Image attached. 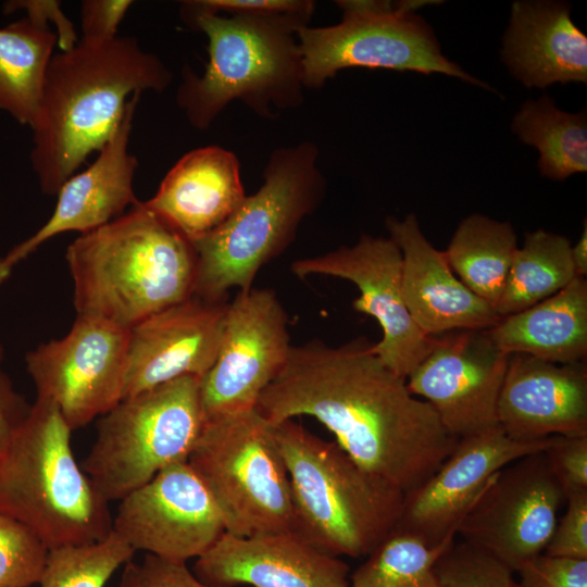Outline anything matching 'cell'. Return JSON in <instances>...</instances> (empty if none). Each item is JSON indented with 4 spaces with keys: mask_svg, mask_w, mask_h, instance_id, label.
I'll return each instance as SVG.
<instances>
[{
    "mask_svg": "<svg viewBox=\"0 0 587 587\" xmlns=\"http://www.w3.org/2000/svg\"><path fill=\"white\" fill-rule=\"evenodd\" d=\"M257 410L273 424L314 417L355 463L404 494L430 477L458 441L362 336L338 347L292 346Z\"/></svg>",
    "mask_w": 587,
    "mask_h": 587,
    "instance_id": "6da1fadb",
    "label": "cell"
},
{
    "mask_svg": "<svg viewBox=\"0 0 587 587\" xmlns=\"http://www.w3.org/2000/svg\"><path fill=\"white\" fill-rule=\"evenodd\" d=\"M173 73L136 38L80 40L49 62L41 103L33 127L30 164L41 191L60 187L120 124L135 93L165 90Z\"/></svg>",
    "mask_w": 587,
    "mask_h": 587,
    "instance_id": "7a4b0ae2",
    "label": "cell"
},
{
    "mask_svg": "<svg viewBox=\"0 0 587 587\" xmlns=\"http://www.w3.org/2000/svg\"><path fill=\"white\" fill-rule=\"evenodd\" d=\"M65 261L76 315L127 329L193 295L192 242L141 201L80 234L68 245Z\"/></svg>",
    "mask_w": 587,
    "mask_h": 587,
    "instance_id": "3957f363",
    "label": "cell"
},
{
    "mask_svg": "<svg viewBox=\"0 0 587 587\" xmlns=\"http://www.w3.org/2000/svg\"><path fill=\"white\" fill-rule=\"evenodd\" d=\"M312 14L223 15L183 2L185 23L207 36L209 53L201 75L185 67L176 92L189 124L209 128L236 100L262 117L299 107L304 85L298 30Z\"/></svg>",
    "mask_w": 587,
    "mask_h": 587,
    "instance_id": "277c9868",
    "label": "cell"
},
{
    "mask_svg": "<svg viewBox=\"0 0 587 587\" xmlns=\"http://www.w3.org/2000/svg\"><path fill=\"white\" fill-rule=\"evenodd\" d=\"M273 435L289 477L296 535L335 557L365 558L395 529L400 488L292 420L273 424Z\"/></svg>",
    "mask_w": 587,
    "mask_h": 587,
    "instance_id": "5b68a950",
    "label": "cell"
},
{
    "mask_svg": "<svg viewBox=\"0 0 587 587\" xmlns=\"http://www.w3.org/2000/svg\"><path fill=\"white\" fill-rule=\"evenodd\" d=\"M58 408L36 398L0 452V512L30 528L54 549L107 538L109 502L78 464Z\"/></svg>",
    "mask_w": 587,
    "mask_h": 587,
    "instance_id": "8992f818",
    "label": "cell"
},
{
    "mask_svg": "<svg viewBox=\"0 0 587 587\" xmlns=\"http://www.w3.org/2000/svg\"><path fill=\"white\" fill-rule=\"evenodd\" d=\"M319 154L310 141L272 152L260 189L246 196L218 227L192 242L193 296L222 301L232 288H252L259 270L289 246L324 196Z\"/></svg>",
    "mask_w": 587,
    "mask_h": 587,
    "instance_id": "52a82bcc",
    "label": "cell"
},
{
    "mask_svg": "<svg viewBox=\"0 0 587 587\" xmlns=\"http://www.w3.org/2000/svg\"><path fill=\"white\" fill-rule=\"evenodd\" d=\"M204 424L200 377L183 376L121 400L97 421L82 469L108 501L186 462Z\"/></svg>",
    "mask_w": 587,
    "mask_h": 587,
    "instance_id": "ba28073f",
    "label": "cell"
},
{
    "mask_svg": "<svg viewBox=\"0 0 587 587\" xmlns=\"http://www.w3.org/2000/svg\"><path fill=\"white\" fill-rule=\"evenodd\" d=\"M188 463L213 498L225 533L292 532L288 473L273 424L257 408L205 420Z\"/></svg>",
    "mask_w": 587,
    "mask_h": 587,
    "instance_id": "9c48e42d",
    "label": "cell"
},
{
    "mask_svg": "<svg viewBox=\"0 0 587 587\" xmlns=\"http://www.w3.org/2000/svg\"><path fill=\"white\" fill-rule=\"evenodd\" d=\"M339 23L305 25L298 30L304 88H320L350 67L439 73L491 90L488 84L447 59L433 28L413 12H400V1L342 0Z\"/></svg>",
    "mask_w": 587,
    "mask_h": 587,
    "instance_id": "30bf717a",
    "label": "cell"
},
{
    "mask_svg": "<svg viewBox=\"0 0 587 587\" xmlns=\"http://www.w3.org/2000/svg\"><path fill=\"white\" fill-rule=\"evenodd\" d=\"M129 329L76 315L70 332L38 345L25 363L38 399L54 404L74 430L122 399Z\"/></svg>",
    "mask_w": 587,
    "mask_h": 587,
    "instance_id": "8fae6325",
    "label": "cell"
},
{
    "mask_svg": "<svg viewBox=\"0 0 587 587\" xmlns=\"http://www.w3.org/2000/svg\"><path fill=\"white\" fill-rule=\"evenodd\" d=\"M564 501L544 451L527 454L489 478L457 535L516 572L544 553Z\"/></svg>",
    "mask_w": 587,
    "mask_h": 587,
    "instance_id": "7c38bea8",
    "label": "cell"
},
{
    "mask_svg": "<svg viewBox=\"0 0 587 587\" xmlns=\"http://www.w3.org/2000/svg\"><path fill=\"white\" fill-rule=\"evenodd\" d=\"M291 347L287 315L276 294L238 290L228 302L216 359L200 378L204 421L255 409Z\"/></svg>",
    "mask_w": 587,
    "mask_h": 587,
    "instance_id": "4fadbf2b",
    "label": "cell"
},
{
    "mask_svg": "<svg viewBox=\"0 0 587 587\" xmlns=\"http://www.w3.org/2000/svg\"><path fill=\"white\" fill-rule=\"evenodd\" d=\"M291 271L300 278L327 275L353 283L360 296L352 307L380 325L383 336L373 349L397 375L407 379L432 350L435 337L420 329L405 305L402 254L389 237L362 235L352 246L292 262Z\"/></svg>",
    "mask_w": 587,
    "mask_h": 587,
    "instance_id": "5bb4252c",
    "label": "cell"
},
{
    "mask_svg": "<svg viewBox=\"0 0 587 587\" xmlns=\"http://www.w3.org/2000/svg\"><path fill=\"white\" fill-rule=\"evenodd\" d=\"M509 357L489 329L449 332L435 336L432 350L407 377V385L433 407L450 435L469 437L498 426V399Z\"/></svg>",
    "mask_w": 587,
    "mask_h": 587,
    "instance_id": "9a60e30c",
    "label": "cell"
},
{
    "mask_svg": "<svg viewBox=\"0 0 587 587\" xmlns=\"http://www.w3.org/2000/svg\"><path fill=\"white\" fill-rule=\"evenodd\" d=\"M113 532L135 551L186 563L225 533L222 515L188 461L174 463L120 500Z\"/></svg>",
    "mask_w": 587,
    "mask_h": 587,
    "instance_id": "2e32d148",
    "label": "cell"
},
{
    "mask_svg": "<svg viewBox=\"0 0 587 587\" xmlns=\"http://www.w3.org/2000/svg\"><path fill=\"white\" fill-rule=\"evenodd\" d=\"M554 439L516 440L499 425L459 438L434 474L404 494L395 529L438 545L449 534H457L462 517L494 474L522 457L545 451Z\"/></svg>",
    "mask_w": 587,
    "mask_h": 587,
    "instance_id": "e0dca14e",
    "label": "cell"
},
{
    "mask_svg": "<svg viewBox=\"0 0 587 587\" xmlns=\"http://www.w3.org/2000/svg\"><path fill=\"white\" fill-rule=\"evenodd\" d=\"M227 307V299L208 301L192 295L133 326L123 399L183 376L201 378L216 359Z\"/></svg>",
    "mask_w": 587,
    "mask_h": 587,
    "instance_id": "ac0fdd59",
    "label": "cell"
},
{
    "mask_svg": "<svg viewBox=\"0 0 587 587\" xmlns=\"http://www.w3.org/2000/svg\"><path fill=\"white\" fill-rule=\"evenodd\" d=\"M349 566L294 532L227 533L197 558L192 573L215 587H351Z\"/></svg>",
    "mask_w": 587,
    "mask_h": 587,
    "instance_id": "d6986e66",
    "label": "cell"
},
{
    "mask_svg": "<svg viewBox=\"0 0 587 587\" xmlns=\"http://www.w3.org/2000/svg\"><path fill=\"white\" fill-rule=\"evenodd\" d=\"M140 97L141 93H135L129 99L120 124L98 151L97 159L60 187L55 208L47 222L5 254L14 265L52 237L93 230L139 202L134 192L138 161L129 151V139Z\"/></svg>",
    "mask_w": 587,
    "mask_h": 587,
    "instance_id": "ffe728a7",
    "label": "cell"
},
{
    "mask_svg": "<svg viewBox=\"0 0 587 587\" xmlns=\"http://www.w3.org/2000/svg\"><path fill=\"white\" fill-rule=\"evenodd\" d=\"M497 417L503 432L521 441L587 435L586 360L561 364L510 354Z\"/></svg>",
    "mask_w": 587,
    "mask_h": 587,
    "instance_id": "44dd1931",
    "label": "cell"
},
{
    "mask_svg": "<svg viewBox=\"0 0 587 587\" xmlns=\"http://www.w3.org/2000/svg\"><path fill=\"white\" fill-rule=\"evenodd\" d=\"M389 238L402 254V291L415 324L428 336L461 329H489L501 319L451 270L444 251L424 236L416 216H388Z\"/></svg>",
    "mask_w": 587,
    "mask_h": 587,
    "instance_id": "7402d4cb",
    "label": "cell"
},
{
    "mask_svg": "<svg viewBox=\"0 0 587 587\" xmlns=\"http://www.w3.org/2000/svg\"><path fill=\"white\" fill-rule=\"evenodd\" d=\"M501 58L526 87L587 83V37L560 1H514Z\"/></svg>",
    "mask_w": 587,
    "mask_h": 587,
    "instance_id": "603a6c76",
    "label": "cell"
},
{
    "mask_svg": "<svg viewBox=\"0 0 587 587\" xmlns=\"http://www.w3.org/2000/svg\"><path fill=\"white\" fill-rule=\"evenodd\" d=\"M246 196L235 153L207 146L184 154L143 203L193 242L224 223Z\"/></svg>",
    "mask_w": 587,
    "mask_h": 587,
    "instance_id": "cb8c5ba5",
    "label": "cell"
},
{
    "mask_svg": "<svg viewBox=\"0 0 587 587\" xmlns=\"http://www.w3.org/2000/svg\"><path fill=\"white\" fill-rule=\"evenodd\" d=\"M505 353H525L554 362L575 363L587 355V282L576 276L549 298L489 328Z\"/></svg>",
    "mask_w": 587,
    "mask_h": 587,
    "instance_id": "d4e9b609",
    "label": "cell"
},
{
    "mask_svg": "<svg viewBox=\"0 0 587 587\" xmlns=\"http://www.w3.org/2000/svg\"><path fill=\"white\" fill-rule=\"evenodd\" d=\"M55 47L53 29L26 17L0 28V110L30 128L39 113Z\"/></svg>",
    "mask_w": 587,
    "mask_h": 587,
    "instance_id": "484cf974",
    "label": "cell"
},
{
    "mask_svg": "<svg viewBox=\"0 0 587 587\" xmlns=\"http://www.w3.org/2000/svg\"><path fill=\"white\" fill-rule=\"evenodd\" d=\"M517 248L509 222L475 213L460 222L444 253L458 278L496 309Z\"/></svg>",
    "mask_w": 587,
    "mask_h": 587,
    "instance_id": "4316f807",
    "label": "cell"
},
{
    "mask_svg": "<svg viewBox=\"0 0 587 587\" xmlns=\"http://www.w3.org/2000/svg\"><path fill=\"white\" fill-rule=\"evenodd\" d=\"M512 130L521 141L539 153L538 168L542 176L564 180L587 171L586 112L569 113L544 95L527 100L512 120Z\"/></svg>",
    "mask_w": 587,
    "mask_h": 587,
    "instance_id": "83f0119b",
    "label": "cell"
},
{
    "mask_svg": "<svg viewBox=\"0 0 587 587\" xmlns=\"http://www.w3.org/2000/svg\"><path fill=\"white\" fill-rule=\"evenodd\" d=\"M571 246L566 237L544 229L526 234L496 305L498 315L503 317L523 311L571 283L576 277Z\"/></svg>",
    "mask_w": 587,
    "mask_h": 587,
    "instance_id": "f1b7e54d",
    "label": "cell"
},
{
    "mask_svg": "<svg viewBox=\"0 0 587 587\" xmlns=\"http://www.w3.org/2000/svg\"><path fill=\"white\" fill-rule=\"evenodd\" d=\"M455 533L432 546L394 529L350 575L351 587H444L436 563L454 542Z\"/></svg>",
    "mask_w": 587,
    "mask_h": 587,
    "instance_id": "f546056e",
    "label": "cell"
},
{
    "mask_svg": "<svg viewBox=\"0 0 587 587\" xmlns=\"http://www.w3.org/2000/svg\"><path fill=\"white\" fill-rule=\"evenodd\" d=\"M135 550L115 532L97 542L50 549L40 587H104Z\"/></svg>",
    "mask_w": 587,
    "mask_h": 587,
    "instance_id": "4dcf8cb0",
    "label": "cell"
},
{
    "mask_svg": "<svg viewBox=\"0 0 587 587\" xmlns=\"http://www.w3.org/2000/svg\"><path fill=\"white\" fill-rule=\"evenodd\" d=\"M48 552L30 528L0 512V587L39 584Z\"/></svg>",
    "mask_w": 587,
    "mask_h": 587,
    "instance_id": "1f68e13d",
    "label": "cell"
},
{
    "mask_svg": "<svg viewBox=\"0 0 587 587\" xmlns=\"http://www.w3.org/2000/svg\"><path fill=\"white\" fill-rule=\"evenodd\" d=\"M435 569L444 587H519L515 572L464 540L454 541Z\"/></svg>",
    "mask_w": 587,
    "mask_h": 587,
    "instance_id": "d6a6232c",
    "label": "cell"
},
{
    "mask_svg": "<svg viewBox=\"0 0 587 587\" xmlns=\"http://www.w3.org/2000/svg\"><path fill=\"white\" fill-rule=\"evenodd\" d=\"M566 511L557 522L544 554L587 560V491L570 495Z\"/></svg>",
    "mask_w": 587,
    "mask_h": 587,
    "instance_id": "836d02e7",
    "label": "cell"
},
{
    "mask_svg": "<svg viewBox=\"0 0 587 587\" xmlns=\"http://www.w3.org/2000/svg\"><path fill=\"white\" fill-rule=\"evenodd\" d=\"M544 453L565 499L587 491V435L555 436Z\"/></svg>",
    "mask_w": 587,
    "mask_h": 587,
    "instance_id": "e575fe53",
    "label": "cell"
},
{
    "mask_svg": "<svg viewBox=\"0 0 587 587\" xmlns=\"http://www.w3.org/2000/svg\"><path fill=\"white\" fill-rule=\"evenodd\" d=\"M118 587H215L199 580L186 563L146 553L140 562L124 565Z\"/></svg>",
    "mask_w": 587,
    "mask_h": 587,
    "instance_id": "d590c367",
    "label": "cell"
},
{
    "mask_svg": "<svg viewBox=\"0 0 587 587\" xmlns=\"http://www.w3.org/2000/svg\"><path fill=\"white\" fill-rule=\"evenodd\" d=\"M519 587H587V560L539 554L517 571Z\"/></svg>",
    "mask_w": 587,
    "mask_h": 587,
    "instance_id": "8d00e7d4",
    "label": "cell"
},
{
    "mask_svg": "<svg viewBox=\"0 0 587 587\" xmlns=\"http://www.w3.org/2000/svg\"><path fill=\"white\" fill-rule=\"evenodd\" d=\"M130 0H85L80 7V40L103 42L116 38L132 7Z\"/></svg>",
    "mask_w": 587,
    "mask_h": 587,
    "instance_id": "74e56055",
    "label": "cell"
},
{
    "mask_svg": "<svg viewBox=\"0 0 587 587\" xmlns=\"http://www.w3.org/2000/svg\"><path fill=\"white\" fill-rule=\"evenodd\" d=\"M25 12L33 23L51 28L58 39L60 51H68L78 43L76 30L71 20L61 10L60 1L54 0H11L3 4V13Z\"/></svg>",
    "mask_w": 587,
    "mask_h": 587,
    "instance_id": "f35d334b",
    "label": "cell"
},
{
    "mask_svg": "<svg viewBox=\"0 0 587 587\" xmlns=\"http://www.w3.org/2000/svg\"><path fill=\"white\" fill-rule=\"evenodd\" d=\"M193 3L215 14H282L314 12L315 3L309 0H196Z\"/></svg>",
    "mask_w": 587,
    "mask_h": 587,
    "instance_id": "ab89813d",
    "label": "cell"
},
{
    "mask_svg": "<svg viewBox=\"0 0 587 587\" xmlns=\"http://www.w3.org/2000/svg\"><path fill=\"white\" fill-rule=\"evenodd\" d=\"M4 348L0 344V452L30 411L25 397L14 387L3 369Z\"/></svg>",
    "mask_w": 587,
    "mask_h": 587,
    "instance_id": "60d3db41",
    "label": "cell"
},
{
    "mask_svg": "<svg viewBox=\"0 0 587 587\" xmlns=\"http://www.w3.org/2000/svg\"><path fill=\"white\" fill-rule=\"evenodd\" d=\"M571 259L575 276L585 277L587 275V223L584 222V229L574 246H571Z\"/></svg>",
    "mask_w": 587,
    "mask_h": 587,
    "instance_id": "b9f144b4",
    "label": "cell"
},
{
    "mask_svg": "<svg viewBox=\"0 0 587 587\" xmlns=\"http://www.w3.org/2000/svg\"><path fill=\"white\" fill-rule=\"evenodd\" d=\"M14 266L5 255L0 257V285L9 278Z\"/></svg>",
    "mask_w": 587,
    "mask_h": 587,
    "instance_id": "7bdbcfd3",
    "label": "cell"
}]
</instances>
